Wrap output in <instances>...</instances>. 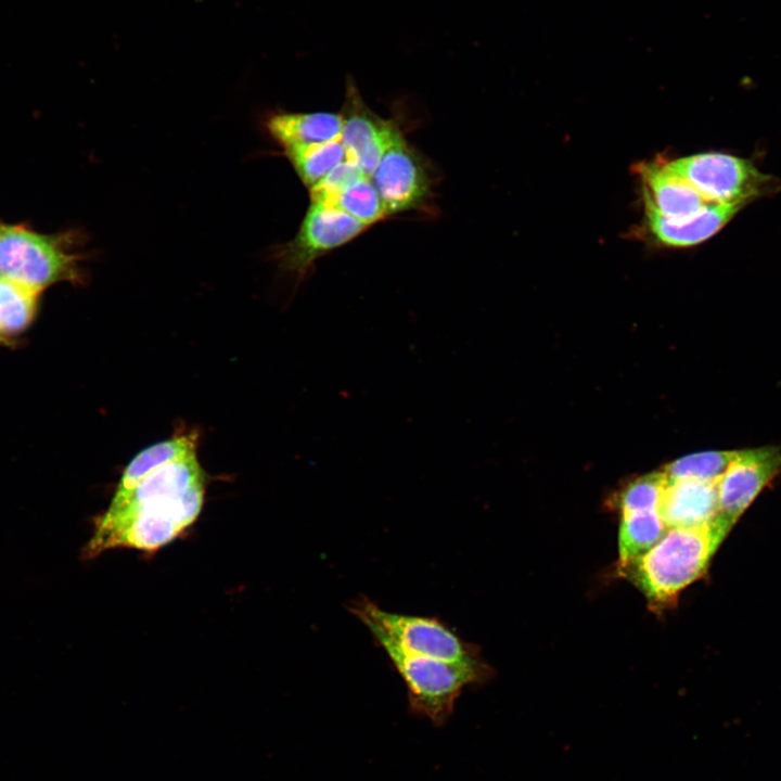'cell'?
Here are the masks:
<instances>
[{"label":"cell","instance_id":"6da1fadb","mask_svg":"<svg viewBox=\"0 0 781 781\" xmlns=\"http://www.w3.org/2000/svg\"><path fill=\"white\" fill-rule=\"evenodd\" d=\"M204 495L196 453L161 466L127 489H116L94 521L84 558L121 548L157 551L197 520Z\"/></svg>","mask_w":781,"mask_h":781},{"label":"cell","instance_id":"7a4b0ae2","mask_svg":"<svg viewBox=\"0 0 781 781\" xmlns=\"http://www.w3.org/2000/svg\"><path fill=\"white\" fill-rule=\"evenodd\" d=\"M730 529L718 515L702 525L667 528L650 550L618 563L617 572L644 594L652 607H667L705 573Z\"/></svg>","mask_w":781,"mask_h":781},{"label":"cell","instance_id":"3957f363","mask_svg":"<svg viewBox=\"0 0 781 781\" xmlns=\"http://www.w3.org/2000/svg\"><path fill=\"white\" fill-rule=\"evenodd\" d=\"M78 233L40 234L0 225V277L40 293L59 282L81 283Z\"/></svg>","mask_w":781,"mask_h":781},{"label":"cell","instance_id":"277c9868","mask_svg":"<svg viewBox=\"0 0 781 781\" xmlns=\"http://www.w3.org/2000/svg\"><path fill=\"white\" fill-rule=\"evenodd\" d=\"M347 610L369 631L382 632L405 652L472 670L485 680L489 676L477 648L436 618L389 612L364 596L349 601Z\"/></svg>","mask_w":781,"mask_h":781},{"label":"cell","instance_id":"5b68a950","mask_svg":"<svg viewBox=\"0 0 781 781\" xmlns=\"http://www.w3.org/2000/svg\"><path fill=\"white\" fill-rule=\"evenodd\" d=\"M369 632L402 678L411 710L437 727L450 718L463 688L485 681L472 670L405 652L380 631Z\"/></svg>","mask_w":781,"mask_h":781},{"label":"cell","instance_id":"8992f818","mask_svg":"<svg viewBox=\"0 0 781 781\" xmlns=\"http://www.w3.org/2000/svg\"><path fill=\"white\" fill-rule=\"evenodd\" d=\"M664 166L713 203L747 204L779 184L748 161L722 153L684 156Z\"/></svg>","mask_w":781,"mask_h":781},{"label":"cell","instance_id":"52a82bcc","mask_svg":"<svg viewBox=\"0 0 781 781\" xmlns=\"http://www.w3.org/2000/svg\"><path fill=\"white\" fill-rule=\"evenodd\" d=\"M367 228L336 208L311 201L296 234L276 253V258L283 271L303 280L318 258L350 242Z\"/></svg>","mask_w":781,"mask_h":781},{"label":"cell","instance_id":"ba28073f","mask_svg":"<svg viewBox=\"0 0 781 781\" xmlns=\"http://www.w3.org/2000/svg\"><path fill=\"white\" fill-rule=\"evenodd\" d=\"M370 179L387 215L418 208L431 192V179L424 162L400 130L383 153Z\"/></svg>","mask_w":781,"mask_h":781},{"label":"cell","instance_id":"9c48e42d","mask_svg":"<svg viewBox=\"0 0 781 781\" xmlns=\"http://www.w3.org/2000/svg\"><path fill=\"white\" fill-rule=\"evenodd\" d=\"M781 471V449L765 446L737 450L717 482L718 516L731 528Z\"/></svg>","mask_w":781,"mask_h":781},{"label":"cell","instance_id":"30bf717a","mask_svg":"<svg viewBox=\"0 0 781 781\" xmlns=\"http://www.w3.org/2000/svg\"><path fill=\"white\" fill-rule=\"evenodd\" d=\"M341 115V141L347 157L370 178L399 129L368 107L350 78Z\"/></svg>","mask_w":781,"mask_h":781},{"label":"cell","instance_id":"8fae6325","mask_svg":"<svg viewBox=\"0 0 781 781\" xmlns=\"http://www.w3.org/2000/svg\"><path fill=\"white\" fill-rule=\"evenodd\" d=\"M648 230L654 241L668 247L700 244L717 233L746 203H709L699 213L681 220L661 215L643 199Z\"/></svg>","mask_w":781,"mask_h":781},{"label":"cell","instance_id":"7c38bea8","mask_svg":"<svg viewBox=\"0 0 781 781\" xmlns=\"http://www.w3.org/2000/svg\"><path fill=\"white\" fill-rule=\"evenodd\" d=\"M638 174L643 182V199L666 218L686 219L713 203L670 172L664 163H642L638 166Z\"/></svg>","mask_w":781,"mask_h":781},{"label":"cell","instance_id":"4fadbf2b","mask_svg":"<svg viewBox=\"0 0 781 781\" xmlns=\"http://www.w3.org/2000/svg\"><path fill=\"white\" fill-rule=\"evenodd\" d=\"M717 481L667 482L660 513L666 528L705 524L718 514Z\"/></svg>","mask_w":781,"mask_h":781},{"label":"cell","instance_id":"5bb4252c","mask_svg":"<svg viewBox=\"0 0 781 781\" xmlns=\"http://www.w3.org/2000/svg\"><path fill=\"white\" fill-rule=\"evenodd\" d=\"M266 125L269 135L285 152L341 139L343 118L329 112L277 113Z\"/></svg>","mask_w":781,"mask_h":781},{"label":"cell","instance_id":"9a60e30c","mask_svg":"<svg viewBox=\"0 0 781 781\" xmlns=\"http://www.w3.org/2000/svg\"><path fill=\"white\" fill-rule=\"evenodd\" d=\"M196 453V436L179 435L140 451L125 468L116 489H127L161 466Z\"/></svg>","mask_w":781,"mask_h":781},{"label":"cell","instance_id":"2e32d148","mask_svg":"<svg viewBox=\"0 0 781 781\" xmlns=\"http://www.w3.org/2000/svg\"><path fill=\"white\" fill-rule=\"evenodd\" d=\"M666 529L660 510L623 512L618 532V563H625L650 550Z\"/></svg>","mask_w":781,"mask_h":781},{"label":"cell","instance_id":"e0dca14e","mask_svg":"<svg viewBox=\"0 0 781 781\" xmlns=\"http://www.w3.org/2000/svg\"><path fill=\"white\" fill-rule=\"evenodd\" d=\"M302 182L310 190L347 158L341 139L284 152Z\"/></svg>","mask_w":781,"mask_h":781},{"label":"cell","instance_id":"ac0fdd59","mask_svg":"<svg viewBox=\"0 0 781 781\" xmlns=\"http://www.w3.org/2000/svg\"><path fill=\"white\" fill-rule=\"evenodd\" d=\"M38 293L0 277V337L25 330L34 319Z\"/></svg>","mask_w":781,"mask_h":781},{"label":"cell","instance_id":"d6986e66","mask_svg":"<svg viewBox=\"0 0 781 781\" xmlns=\"http://www.w3.org/2000/svg\"><path fill=\"white\" fill-rule=\"evenodd\" d=\"M737 450H714L691 453L674 460L663 469L667 482L719 479L732 461Z\"/></svg>","mask_w":781,"mask_h":781},{"label":"cell","instance_id":"ffe728a7","mask_svg":"<svg viewBox=\"0 0 781 781\" xmlns=\"http://www.w3.org/2000/svg\"><path fill=\"white\" fill-rule=\"evenodd\" d=\"M328 206L354 217L367 227L387 216L384 203L369 177L341 191Z\"/></svg>","mask_w":781,"mask_h":781},{"label":"cell","instance_id":"44dd1931","mask_svg":"<svg viewBox=\"0 0 781 781\" xmlns=\"http://www.w3.org/2000/svg\"><path fill=\"white\" fill-rule=\"evenodd\" d=\"M667 486L663 471L651 472L629 482L615 498V504L623 512L660 510Z\"/></svg>","mask_w":781,"mask_h":781},{"label":"cell","instance_id":"7402d4cb","mask_svg":"<svg viewBox=\"0 0 781 781\" xmlns=\"http://www.w3.org/2000/svg\"><path fill=\"white\" fill-rule=\"evenodd\" d=\"M367 177L359 165L346 158L334 168L312 189L310 199L324 205H330L333 199L344 189Z\"/></svg>","mask_w":781,"mask_h":781},{"label":"cell","instance_id":"603a6c76","mask_svg":"<svg viewBox=\"0 0 781 781\" xmlns=\"http://www.w3.org/2000/svg\"><path fill=\"white\" fill-rule=\"evenodd\" d=\"M1 341H2V338L0 337V342H1Z\"/></svg>","mask_w":781,"mask_h":781}]
</instances>
